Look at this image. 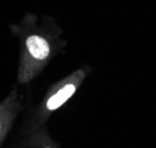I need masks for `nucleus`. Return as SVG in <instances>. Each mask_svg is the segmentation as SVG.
<instances>
[{"label":"nucleus","mask_w":156,"mask_h":148,"mask_svg":"<svg viewBox=\"0 0 156 148\" xmlns=\"http://www.w3.org/2000/svg\"><path fill=\"white\" fill-rule=\"evenodd\" d=\"M26 47L28 53L35 60H45L49 55V45L44 38L39 35H31L26 39Z\"/></svg>","instance_id":"f257e3e1"},{"label":"nucleus","mask_w":156,"mask_h":148,"mask_svg":"<svg viewBox=\"0 0 156 148\" xmlns=\"http://www.w3.org/2000/svg\"><path fill=\"white\" fill-rule=\"evenodd\" d=\"M75 91H76V85L75 84H73V82L66 84L47 100L46 108L48 110H54V109L59 108L61 105H63L73 94L75 93Z\"/></svg>","instance_id":"f03ea898"},{"label":"nucleus","mask_w":156,"mask_h":148,"mask_svg":"<svg viewBox=\"0 0 156 148\" xmlns=\"http://www.w3.org/2000/svg\"><path fill=\"white\" fill-rule=\"evenodd\" d=\"M1 128H2V126H1V121H0V134H1Z\"/></svg>","instance_id":"7ed1b4c3"}]
</instances>
